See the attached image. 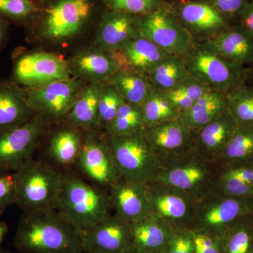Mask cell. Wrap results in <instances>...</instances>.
Listing matches in <instances>:
<instances>
[{"label": "cell", "instance_id": "obj_45", "mask_svg": "<svg viewBox=\"0 0 253 253\" xmlns=\"http://www.w3.org/2000/svg\"><path fill=\"white\" fill-rule=\"evenodd\" d=\"M235 23L253 38V0H251Z\"/></svg>", "mask_w": 253, "mask_h": 253}, {"label": "cell", "instance_id": "obj_27", "mask_svg": "<svg viewBox=\"0 0 253 253\" xmlns=\"http://www.w3.org/2000/svg\"><path fill=\"white\" fill-rule=\"evenodd\" d=\"M217 166L216 189L234 197L253 198V162Z\"/></svg>", "mask_w": 253, "mask_h": 253}, {"label": "cell", "instance_id": "obj_47", "mask_svg": "<svg viewBox=\"0 0 253 253\" xmlns=\"http://www.w3.org/2000/svg\"><path fill=\"white\" fill-rule=\"evenodd\" d=\"M8 231H9V229H8V226L6 222L0 221V253L2 251L1 245L4 241L5 236L7 234Z\"/></svg>", "mask_w": 253, "mask_h": 253}, {"label": "cell", "instance_id": "obj_1", "mask_svg": "<svg viewBox=\"0 0 253 253\" xmlns=\"http://www.w3.org/2000/svg\"><path fill=\"white\" fill-rule=\"evenodd\" d=\"M104 9L100 0H43L26 34L50 45H67L95 29Z\"/></svg>", "mask_w": 253, "mask_h": 253}, {"label": "cell", "instance_id": "obj_12", "mask_svg": "<svg viewBox=\"0 0 253 253\" xmlns=\"http://www.w3.org/2000/svg\"><path fill=\"white\" fill-rule=\"evenodd\" d=\"M76 165L98 187L108 191L121 177L106 134L99 129L84 131Z\"/></svg>", "mask_w": 253, "mask_h": 253}, {"label": "cell", "instance_id": "obj_29", "mask_svg": "<svg viewBox=\"0 0 253 253\" xmlns=\"http://www.w3.org/2000/svg\"><path fill=\"white\" fill-rule=\"evenodd\" d=\"M104 83H90L85 84L68 114L66 123L83 131L99 129L97 127L98 106L100 93Z\"/></svg>", "mask_w": 253, "mask_h": 253}, {"label": "cell", "instance_id": "obj_30", "mask_svg": "<svg viewBox=\"0 0 253 253\" xmlns=\"http://www.w3.org/2000/svg\"><path fill=\"white\" fill-rule=\"evenodd\" d=\"M107 82L112 84L129 104L142 106L153 90L148 76L132 71L119 70Z\"/></svg>", "mask_w": 253, "mask_h": 253}, {"label": "cell", "instance_id": "obj_52", "mask_svg": "<svg viewBox=\"0 0 253 253\" xmlns=\"http://www.w3.org/2000/svg\"><path fill=\"white\" fill-rule=\"evenodd\" d=\"M251 214H252L253 217V210L252 212H251Z\"/></svg>", "mask_w": 253, "mask_h": 253}, {"label": "cell", "instance_id": "obj_24", "mask_svg": "<svg viewBox=\"0 0 253 253\" xmlns=\"http://www.w3.org/2000/svg\"><path fill=\"white\" fill-rule=\"evenodd\" d=\"M207 41L213 49L231 62L253 66V38L237 23L231 25Z\"/></svg>", "mask_w": 253, "mask_h": 253}, {"label": "cell", "instance_id": "obj_5", "mask_svg": "<svg viewBox=\"0 0 253 253\" xmlns=\"http://www.w3.org/2000/svg\"><path fill=\"white\" fill-rule=\"evenodd\" d=\"M63 173L31 159L14 172L16 205L23 212L56 211Z\"/></svg>", "mask_w": 253, "mask_h": 253}, {"label": "cell", "instance_id": "obj_33", "mask_svg": "<svg viewBox=\"0 0 253 253\" xmlns=\"http://www.w3.org/2000/svg\"><path fill=\"white\" fill-rule=\"evenodd\" d=\"M224 253H253V217L240 218L221 238Z\"/></svg>", "mask_w": 253, "mask_h": 253}, {"label": "cell", "instance_id": "obj_2", "mask_svg": "<svg viewBox=\"0 0 253 253\" xmlns=\"http://www.w3.org/2000/svg\"><path fill=\"white\" fill-rule=\"evenodd\" d=\"M23 253H82V233L56 211L24 212L14 239Z\"/></svg>", "mask_w": 253, "mask_h": 253}, {"label": "cell", "instance_id": "obj_3", "mask_svg": "<svg viewBox=\"0 0 253 253\" xmlns=\"http://www.w3.org/2000/svg\"><path fill=\"white\" fill-rule=\"evenodd\" d=\"M109 193L72 174H63L56 212L82 234L111 214Z\"/></svg>", "mask_w": 253, "mask_h": 253}, {"label": "cell", "instance_id": "obj_23", "mask_svg": "<svg viewBox=\"0 0 253 253\" xmlns=\"http://www.w3.org/2000/svg\"><path fill=\"white\" fill-rule=\"evenodd\" d=\"M36 116L24 88L11 80L0 81V131L22 126Z\"/></svg>", "mask_w": 253, "mask_h": 253}, {"label": "cell", "instance_id": "obj_44", "mask_svg": "<svg viewBox=\"0 0 253 253\" xmlns=\"http://www.w3.org/2000/svg\"><path fill=\"white\" fill-rule=\"evenodd\" d=\"M194 239V253H224L221 238L191 230Z\"/></svg>", "mask_w": 253, "mask_h": 253}, {"label": "cell", "instance_id": "obj_20", "mask_svg": "<svg viewBox=\"0 0 253 253\" xmlns=\"http://www.w3.org/2000/svg\"><path fill=\"white\" fill-rule=\"evenodd\" d=\"M68 62L73 77L87 83L106 82L121 70L111 51L95 46L78 50Z\"/></svg>", "mask_w": 253, "mask_h": 253}, {"label": "cell", "instance_id": "obj_15", "mask_svg": "<svg viewBox=\"0 0 253 253\" xmlns=\"http://www.w3.org/2000/svg\"><path fill=\"white\" fill-rule=\"evenodd\" d=\"M169 4L174 16L194 39H212L231 25L208 0H176Z\"/></svg>", "mask_w": 253, "mask_h": 253}, {"label": "cell", "instance_id": "obj_49", "mask_svg": "<svg viewBox=\"0 0 253 253\" xmlns=\"http://www.w3.org/2000/svg\"><path fill=\"white\" fill-rule=\"evenodd\" d=\"M129 253H143L138 252V251H134H134H131V252Z\"/></svg>", "mask_w": 253, "mask_h": 253}, {"label": "cell", "instance_id": "obj_16", "mask_svg": "<svg viewBox=\"0 0 253 253\" xmlns=\"http://www.w3.org/2000/svg\"><path fill=\"white\" fill-rule=\"evenodd\" d=\"M82 250L85 253H129L134 251L131 224L111 213L82 234Z\"/></svg>", "mask_w": 253, "mask_h": 253}, {"label": "cell", "instance_id": "obj_25", "mask_svg": "<svg viewBox=\"0 0 253 253\" xmlns=\"http://www.w3.org/2000/svg\"><path fill=\"white\" fill-rule=\"evenodd\" d=\"M130 224L134 251L143 253H163L174 231L154 214Z\"/></svg>", "mask_w": 253, "mask_h": 253}, {"label": "cell", "instance_id": "obj_48", "mask_svg": "<svg viewBox=\"0 0 253 253\" xmlns=\"http://www.w3.org/2000/svg\"><path fill=\"white\" fill-rule=\"evenodd\" d=\"M34 1H36V2H38V4H41V3L42 2V1H43V0H34Z\"/></svg>", "mask_w": 253, "mask_h": 253}, {"label": "cell", "instance_id": "obj_28", "mask_svg": "<svg viewBox=\"0 0 253 253\" xmlns=\"http://www.w3.org/2000/svg\"><path fill=\"white\" fill-rule=\"evenodd\" d=\"M227 111L226 94L210 90L189 109L181 112L180 120L191 131L198 130Z\"/></svg>", "mask_w": 253, "mask_h": 253}, {"label": "cell", "instance_id": "obj_37", "mask_svg": "<svg viewBox=\"0 0 253 253\" xmlns=\"http://www.w3.org/2000/svg\"><path fill=\"white\" fill-rule=\"evenodd\" d=\"M210 90L211 88L190 76L175 87L163 93L181 113L189 109Z\"/></svg>", "mask_w": 253, "mask_h": 253}, {"label": "cell", "instance_id": "obj_13", "mask_svg": "<svg viewBox=\"0 0 253 253\" xmlns=\"http://www.w3.org/2000/svg\"><path fill=\"white\" fill-rule=\"evenodd\" d=\"M45 126L36 116L22 126L0 131V172H15L33 159Z\"/></svg>", "mask_w": 253, "mask_h": 253}, {"label": "cell", "instance_id": "obj_34", "mask_svg": "<svg viewBox=\"0 0 253 253\" xmlns=\"http://www.w3.org/2000/svg\"><path fill=\"white\" fill-rule=\"evenodd\" d=\"M141 106L144 127L180 117L181 111L166 97L164 93L154 87Z\"/></svg>", "mask_w": 253, "mask_h": 253}, {"label": "cell", "instance_id": "obj_32", "mask_svg": "<svg viewBox=\"0 0 253 253\" xmlns=\"http://www.w3.org/2000/svg\"><path fill=\"white\" fill-rule=\"evenodd\" d=\"M253 162V126H238L217 164Z\"/></svg>", "mask_w": 253, "mask_h": 253}, {"label": "cell", "instance_id": "obj_40", "mask_svg": "<svg viewBox=\"0 0 253 253\" xmlns=\"http://www.w3.org/2000/svg\"><path fill=\"white\" fill-rule=\"evenodd\" d=\"M106 9L142 16L167 6V0H100Z\"/></svg>", "mask_w": 253, "mask_h": 253}, {"label": "cell", "instance_id": "obj_11", "mask_svg": "<svg viewBox=\"0 0 253 253\" xmlns=\"http://www.w3.org/2000/svg\"><path fill=\"white\" fill-rule=\"evenodd\" d=\"M141 36L173 56L184 57L195 41L174 16L170 4L139 16Z\"/></svg>", "mask_w": 253, "mask_h": 253}, {"label": "cell", "instance_id": "obj_35", "mask_svg": "<svg viewBox=\"0 0 253 253\" xmlns=\"http://www.w3.org/2000/svg\"><path fill=\"white\" fill-rule=\"evenodd\" d=\"M227 110L238 126H253V86L247 83L226 94Z\"/></svg>", "mask_w": 253, "mask_h": 253}, {"label": "cell", "instance_id": "obj_38", "mask_svg": "<svg viewBox=\"0 0 253 253\" xmlns=\"http://www.w3.org/2000/svg\"><path fill=\"white\" fill-rule=\"evenodd\" d=\"M39 11L40 4L34 0H0V16L25 28L34 21Z\"/></svg>", "mask_w": 253, "mask_h": 253}, {"label": "cell", "instance_id": "obj_42", "mask_svg": "<svg viewBox=\"0 0 253 253\" xmlns=\"http://www.w3.org/2000/svg\"><path fill=\"white\" fill-rule=\"evenodd\" d=\"M231 23L236 22L251 0H208Z\"/></svg>", "mask_w": 253, "mask_h": 253}, {"label": "cell", "instance_id": "obj_19", "mask_svg": "<svg viewBox=\"0 0 253 253\" xmlns=\"http://www.w3.org/2000/svg\"><path fill=\"white\" fill-rule=\"evenodd\" d=\"M144 131L160 161L193 149V131L184 126L180 118L145 126Z\"/></svg>", "mask_w": 253, "mask_h": 253}, {"label": "cell", "instance_id": "obj_22", "mask_svg": "<svg viewBox=\"0 0 253 253\" xmlns=\"http://www.w3.org/2000/svg\"><path fill=\"white\" fill-rule=\"evenodd\" d=\"M237 126L227 110L212 122L193 131V149L204 158L217 162Z\"/></svg>", "mask_w": 253, "mask_h": 253}, {"label": "cell", "instance_id": "obj_10", "mask_svg": "<svg viewBox=\"0 0 253 253\" xmlns=\"http://www.w3.org/2000/svg\"><path fill=\"white\" fill-rule=\"evenodd\" d=\"M86 83L76 77L26 89L28 104L45 124L66 122Z\"/></svg>", "mask_w": 253, "mask_h": 253}, {"label": "cell", "instance_id": "obj_4", "mask_svg": "<svg viewBox=\"0 0 253 253\" xmlns=\"http://www.w3.org/2000/svg\"><path fill=\"white\" fill-rule=\"evenodd\" d=\"M153 181L189 195L199 202L215 189L218 166L194 149L174 157L161 160Z\"/></svg>", "mask_w": 253, "mask_h": 253}, {"label": "cell", "instance_id": "obj_51", "mask_svg": "<svg viewBox=\"0 0 253 253\" xmlns=\"http://www.w3.org/2000/svg\"><path fill=\"white\" fill-rule=\"evenodd\" d=\"M167 1H169V2H170V1H176V0H167Z\"/></svg>", "mask_w": 253, "mask_h": 253}, {"label": "cell", "instance_id": "obj_39", "mask_svg": "<svg viewBox=\"0 0 253 253\" xmlns=\"http://www.w3.org/2000/svg\"><path fill=\"white\" fill-rule=\"evenodd\" d=\"M125 102L118 89L109 82H105L100 93L98 106L97 127L99 130L107 129Z\"/></svg>", "mask_w": 253, "mask_h": 253}, {"label": "cell", "instance_id": "obj_21", "mask_svg": "<svg viewBox=\"0 0 253 253\" xmlns=\"http://www.w3.org/2000/svg\"><path fill=\"white\" fill-rule=\"evenodd\" d=\"M121 70L149 76L163 60L170 56L152 42L139 37L111 51Z\"/></svg>", "mask_w": 253, "mask_h": 253}, {"label": "cell", "instance_id": "obj_36", "mask_svg": "<svg viewBox=\"0 0 253 253\" xmlns=\"http://www.w3.org/2000/svg\"><path fill=\"white\" fill-rule=\"evenodd\" d=\"M144 128L142 106L125 102L118 110L112 123L105 130L109 136L124 135Z\"/></svg>", "mask_w": 253, "mask_h": 253}, {"label": "cell", "instance_id": "obj_41", "mask_svg": "<svg viewBox=\"0 0 253 253\" xmlns=\"http://www.w3.org/2000/svg\"><path fill=\"white\" fill-rule=\"evenodd\" d=\"M191 229H174L163 253H194Z\"/></svg>", "mask_w": 253, "mask_h": 253}, {"label": "cell", "instance_id": "obj_14", "mask_svg": "<svg viewBox=\"0 0 253 253\" xmlns=\"http://www.w3.org/2000/svg\"><path fill=\"white\" fill-rule=\"evenodd\" d=\"M154 215L174 229H191L198 201L169 186L150 181L146 184Z\"/></svg>", "mask_w": 253, "mask_h": 253}, {"label": "cell", "instance_id": "obj_9", "mask_svg": "<svg viewBox=\"0 0 253 253\" xmlns=\"http://www.w3.org/2000/svg\"><path fill=\"white\" fill-rule=\"evenodd\" d=\"M73 78L68 60L46 51H19L13 56L11 81L33 89Z\"/></svg>", "mask_w": 253, "mask_h": 253}, {"label": "cell", "instance_id": "obj_43", "mask_svg": "<svg viewBox=\"0 0 253 253\" xmlns=\"http://www.w3.org/2000/svg\"><path fill=\"white\" fill-rule=\"evenodd\" d=\"M13 204H16L14 172H0V214Z\"/></svg>", "mask_w": 253, "mask_h": 253}, {"label": "cell", "instance_id": "obj_18", "mask_svg": "<svg viewBox=\"0 0 253 253\" xmlns=\"http://www.w3.org/2000/svg\"><path fill=\"white\" fill-rule=\"evenodd\" d=\"M140 36L139 16L105 8L95 28L93 46L116 51Z\"/></svg>", "mask_w": 253, "mask_h": 253}, {"label": "cell", "instance_id": "obj_50", "mask_svg": "<svg viewBox=\"0 0 253 253\" xmlns=\"http://www.w3.org/2000/svg\"><path fill=\"white\" fill-rule=\"evenodd\" d=\"M1 253H14L11 252H9V251H1Z\"/></svg>", "mask_w": 253, "mask_h": 253}, {"label": "cell", "instance_id": "obj_7", "mask_svg": "<svg viewBox=\"0 0 253 253\" xmlns=\"http://www.w3.org/2000/svg\"><path fill=\"white\" fill-rule=\"evenodd\" d=\"M144 129L124 135L106 136L121 177L147 184L157 174L161 162Z\"/></svg>", "mask_w": 253, "mask_h": 253}, {"label": "cell", "instance_id": "obj_17", "mask_svg": "<svg viewBox=\"0 0 253 253\" xmlns=\"http://www.w3.org/2000/svg\"><path fill=\"white\" fill-rule=\"evenodd\" d=\"M108 193L114 213L130 224L154 214L144 183L121 176Z\"/></svg>", "mask_w": 253, "mask_h": 253}, {"label": "cell", "instance_id": "obj_46", "mask_svg": "<svg viewBox=\"0 0 253 253\" xmlns=\"http://www.w3.org/2000/svg\"><path fill=\"white\" fill-rule=\"evenodd\" d=\"M10 23L0 16V51L6 45L9 35Z\"/></svg>", "mask_w": 253, "mask_h": 253}, {"label": "cell", "instance_id": "obj_6", "mask_svg": "<svg viewBox=\"0 0 253 253\" xmlns=\"http://www.w3.org/2000/svg\"><path fill=\"white\" fill-rule=\"evenodd\" d=\"M183 59L190 76L223 94L247 83L250 78V68L223 57L207 41H195Z\"/></svg>", "mask_w": 253, "mask_h": 253}, {"label": "cell", "instance_id": "obj_26", "mask_svg": "<svg viewBox=\"0 0 253 253\" xmlns=\"http://www.w3.org/2000/svg\"><path fill=\"white\" fill-rule=\"evenodd\" d=\"M66 124L51 134L48 144L49 157L63 167L77 163L84 140V131L69 123Z\"/></svg>", "mask_w": 253, "mask_h": 253}, {"label": "cell", "instance_id": "obj_31", "mask_svg": "<svg viewBox=\"0 0 253 253\" xmlns=\"http://www.w3.org/2000/svg\"><path fill=\"white\" fill-rule=\"evenodd\" d=\"M189 76L184 59L170 55L156 66L148 78L154 89L165 92L175 87Z\"/></svg>", "mask_w": 253, "mask_h": 253}, {"label": "cell", "instance_id": "obj_8", "mask_svg": "<svg viewBox=\"0 0 253 253\" xmlns=\"http://www.w3.org/2000/svg\"><path fill=\"white\" fill-rule=\"evenodd\" d=\"M253 198H237L214 189L196 205L191 230L222 238L240 218L251 214Z\"/></svg>", "mask_w": 253, "mask_h": 253}]
</instances>
